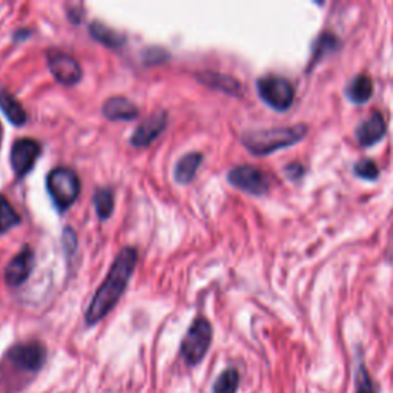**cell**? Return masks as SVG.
Returning a JSON list of instances; mask_svg holds the SVG:
<instances>
[{
  "instance_id": "obj_4",
  "label": "cell",
  "mask_w": 393,
  "mask_h": 393,
  "mask_svg": "<svg viewBox=\"0 0 393 393\" xmlns=\"http://www.w3.org/2000/svg\"><path fill=\"white\" fill-rule=\"evenodd\" d=\"M213 344V326L205 317H198L189 326L180 346L181 358L188 366L200 364Z\"/></svg>"
},
{
  "instance_id": "obj_19",
  "label": "cell",
  "mask_w": 393,
  "mask_h": 393,
  "mask_svg": "<svg viewBox=\"0 0 393 393\" xmlns=\"http://www.w3.org/2000/svg\"><path fill=\"white\" fill-rule=\"evenodd\" d=\"M340 46H341V40L335 34L332 33L320 34L315 40L314 46H312V63H317L322 57L338 51Z\"/></svg>"
},
{
  "instance_id": "obj_2",
  "label": "cell",
  "mask_w": 393,
  "mask_h": 393,
  "mask_svg": "<svg viewBox=\"0 0 393 393\" xmlns=\"http://www.w3.org/2000/svg\"><path fill=\"white\" fill-rule=\"evenodd\" d=\"M45 359L46 349L42 342H19L6 350L2 364H0V375H6L11 372L14 377H19L20 387H24L42 370Z\"/></svg>"
},
{
  "instance_id": "obj_22",
  "label": "cell",
  "mask_w": 393,
  "mask_h": 393,
  "mask_svg": "<svg viewBox=\"0 0 393 393\" xmlns=\"http://www.w3.org/2000/svg\"><path fill=\"white\" fill-rule=\"evenodd\" d=\"M19 223L20 217L16 209L4 195H0V234L8 233L9 229H13Z\"/></svg>"
},
{
  "instance_id": "obj_28",
  "label": "cell",
  "mask_w": 393,
  "mask_h": 393,
  "mask_svg": "<svg viewBox=\"0 0 393 393\" xmlns=\"http://www.w3.org/2000/svg\"><path fill=\"white\" fill-rule=\"evenodd\" d=\"M0 138H2V126H0Z\"/></svg>"
},
{
  "instance_id": "obj_24",
  "label": "cell",
  "mask_w": 393,
  "mask_h": 393,
  "mask_svg": "<svg viewBox=\"0 0 393 393\" xmlns=\"http://www.w3.org/2000/svg\"><path fill=\"white\" fill-rule=\"evenodd\" d=\"M354 173H355L357 177H359L362 180L374 181L379 177V168H378V165L375 163L374 160L362 158L354 166Z\"/></svg>"
},
{
  "instance_id": "obj_20",
  "label": "cell",
  "mask_w": 393,
  "mask_h": 393,
  "mask_svg": "<svg viewBox=\"0 0 393 393\" xmlns=\"http://www.w3.org/2000/svg\"><path fill=\"white\" fill-rule=\"evenodd\" d=\"M240 387V374L235 367L225 369L213 386V393H237Z\"/></svg>"
},
{
  "instance_id": "obj_13",
  "label": "cell",
  "mask_w": 393,
  "mask_h": 393,
  "mask_svg": "<svg viewBox=\"0 0 393 393\" xmlns=\"http://www.w3.org/2000/svg\"><path fill=\"white\" fill-rule=\"evenodd\" d=\"M103 116L114 122H129L138 117V108L126 97H111L103 103Z\"/></svg>"
},
{
  "instance_id": "obj_25",
  "label": "cell",
  "mask_w": 393,
  "mask_h": 393,
  "mask_svg": "<svg viewBox=\"0 0 393 393\" xmlns=\"http://www.w3.org/2000/svg\"><path fill=\"white\" fill-rule=\"evenodd\" d=\"M166 58H168V53L161 48H149L145 54V60L148 63H158V62H163Z\"/></svg>"
},
{
  "instance_id": "obj_15",
  "label": "cell",
  "mask_w": 393,
  "mask_h": 393,
  "mask_svg": "<svg viewBox=\"0 0 393 393\" xmlns=\"http://www.w3.org/2000/svg\"><path fill=\"white\" fill-rule=\"evenodd\" d=\"M197 78L201 83H205L209 88H214L218 91H223L226 94L230 96H240L241 94V83L237 78L218 74V73H198Z\"/></svg>"
},
{
  "instance_id": "obj_11",
  "label": "cell",
  "mask_w": 393,
  "mask_h": 393,
  "mask_svg": "<svg viewBox=\"0 0 393 393\" xmlns=\"http://www.w3.org/2000/svg\"><path fill=\"white\" fill-rule=\"evenodd\" d=\"M166 125H168V114L165 111H160V113L149 116L136 128L133 137H131V145L136 148L149 146L154 140L158 138L161 133H163Z\"/></svg>"
},
{
  "instance_id": "obj_9",
  "label": "cell",
  "mask_w": 393,
  "mask_h": 393,
  "mask_svg": "<svg viewBox=\"0 0 393 393\" xmlns=\"http://www.w3.org/2000/svg\"><path fill=\"white\" fill-rule=\"evenodd\" d=\"M42 153L39 142L33 138H19L11 148V166L17 178H24L31 173L36 161Z\"/></svg>"
},
{
  "instance_id": "obj_17",
  "label": "cell",
  "mask_w": 393,
  "mask_h": 393,
  "mask_svg": "<svg viewBox=\"0 0 393 393\" xmlns=\"http://www.w3.org/2000/svg\"><path fill=\"white\" fill-rule=\"evenodd\" d=\"M201 161H203V155L200 153H189L181 157L174 169V177L175 181H178L180 185H188L194 180L197 169L200 168Z\"/></svg>"
},
{
  "instance_id": "obj_12",
  "label": "cell",
  "mask_w": 393,
  "mask_h": 393,
  "mask_svg": "<svg viewBox=\"0 0 393 393\" xmlns=\"http://www.w3.org/2000/svg\"><path fill=\"white\" fill-rule=\"evenodd\" d=\"M386 133L387 123L384 116H382L379 111H374V113L359 123V126L355 131V137L361 146L369 148L378 143L379 140L386 136Z\"/></svg>"
},
{
  "instance_id": "obj_21",
  "label": "cell",
  "mask_w": 393,
  "mask_h": 393,
  "mask_svg": "<svg viewBox=\"0 0 393 393\" xmlns=\"http://www.w3.org/2000/svg\"><path fill=\"white\" fill-rule=\"evenodd\" d=\"M114 193L111 188H98L94 194L96 213L100 220H108L114 210Z\"/></svg>"
},
{
  "instance_id": "obj_10",
  "label": "cell",
  "mask_w": 393,
  "mask_h": 393,
  "mask_svg": "<svg viewBox=\"0 0 393 393\" xmlns=\"http://www.w3.org/2000/svg\"><path fill=\"white\" fill-rule=\"evenodd\" d=\"M34 267V250L25 245L22 250L19 252L14 258L9 261L8 266L5 267V281L8 286L17 287L20 285H24L28 280V277L31 275Z\"/></svg>"
},
{
  "instance_id": "obj_3",
  "label": "cell",
  "mask_w": 393,
  "mask_h": 393,
  "mask_svg": "<svg viewBox=\"0 0 393 393\" xmlns=\"http://www.w3.org/2000/svg\"><path fill=\"white\" fill-rule=\"evenodd\" d=\"M309 133V128L303 123L295 126H277L249 131L241 137L249 153L254 155H269L275 150L289 148L301 142Z\"/></svg>"
},
{
  "instance_id": "obj_7",
  "label": "cell",
  "mask_w": 393,
  "mask_h": 393,
  "mask_svg": "<svg viewBox=\"0 0 393 393\" xmlns=\"http://www.w3.org/2000/svg\"><path fill=\"white\" fill-rule=\"evenodd\" d=\"M228 180L233 186L257 197L267 194L270 189V177L263 169L250 165H241L230 169Z\"/></svg>"
},
{
  "instance_id": "obj_14",
  "label": "cell",
  "mask_w": 393,
  "mask_h": 393,
  "mask_svg": "<svg viewBox=\"0 0 393 393\" xmlns=\"http://www.w3.org/2000/svg\"><path fill=\"white\" fill-rule=\"evenodd\" d=\"M344 94L352 103H366L369 102L370 97L374 96V80L367 74H359L350 80Z\"/></svg>"
},
{
  "instance_id": "obj_18",
  "label": "cell",
  "mask_w": 393,
  "mask_h": 393,
  "mask_svg": "<svg viewBox=\"0 0 393 393\" xmlns=\"http://www.w3.org/2000/svg\"><path fill=\"white\" fill-rule=\"evenodd\" d=\"M89 34L93 36L97 42H100L108 48H113V49L123 46L126 44L125 34L118 33L117 29H113L102 22H98V20H96V22L89 25Z\"/></svg>"
},
{
  "instance_id": "obj_6",
  "label": "cell",
  "mask_w": 393,
  "mask_h": 393,
  "mask_svg": "<svg viewBox=\"0 0 393 393\" xmlns=\"http://www.w3.org/2000/svg\"><path fill=\"white\" fill-rule=\"evenodd\" d=\"M257 89L261 100L277 111H286L294 103L295 88L285 77H261L257 80Z\"/></svg>"
},
{
  "instance_id": "obj_26",
  "label": "cell",
  "mask_w": 393,
  "mask_h": 393,
  "mask_svg": "<svg viewBox=\"0 0 393 393\" xmlns=\"http://www.w3.org/2000/svg\"><path fill=\"white\" fill-rule=\"evenodd\" d=\"M285 173H286V175H287L292 181H298L301 177L305 175L306 169H305L303 165L298 163V161H295V163H290V165H287V166L285 168Z\"/></svg>"
},
{
  "instance_id": "obj_1",
  "label": "cell",
  "mask_w": 393,
  "mask_h": 393,
  "mask_svg": "<svg viewBox=\"0 0 393 393\" xmlns=\"http://www.w3.org/2000/svg\"><path fill=\"white\" fill-rule=\"evenodd\" d=\"M137 265V250L134 247H125L116 257L105 281L96 292L86 309L85 321L88 326H94L102 321L125 294L131 277Z\"/></svg>"
},
{
  "instance_id": "obj_5",
  "label": "cell",
  "mask_w": 393,
  "mask_h": 393,
  "mask_svg": "<svg viewBox=\"0 0 393 393\" xmlns=\"http://www.w3.org/2000/svg\"><path fill=\"white\" fill-rule=\"evenodd\" d=\"M46 189L56 208L63 213L80 194V180L73 169L56 168L46 177Z\"/></svg>"
},
{
  "instance_id": "obj_8",
  "label": "cell",
  "mask_w": 393,
  "mask_h": 393,
  "mask_svg": "<svg viewBox=\"0 0 393 393\" xmlns=\"http://www.w3.org/2000/svg\"><path fill=\"white\" fill-rule=\"evenodd\" d=\"M49 71L54 76L58 83L65 86H73L82 80V66L77 60L62 49L51 48L46 54Z\"/></svg>"
},
{
  "instance_id": "obj_16",
  "label": "cell",
  "mask_w": 393,
  "mask_h": 393,
  "mask_svg": "<svg viewBox=\"0 0 393 393\" xmlns=\"http://www.w3.org/2000/svg\"><path fill=\"white\" fill-rule=\"evenodd\" d=\"M0 109L14 126H24L28 120L24 106L8 89H0Z\"/></svg>"
},
{
  "instance_id": "obj_23",
  "label": "cell",
  "mask_w": 393,
  "mask_h": 393,
  "mask_svg": "<svg viewBox=\"0 0 393 393\" xmlns=\"http://www.w3.org/2000/svg\"><path fill=\"white\" fill-rule=\"evenodd\" d=\"M355 386H357V393H378L375 382L372 379L369 370L366 369L364 364H359L357 369Z\"/></svg>"
},
{
  "instance_id": "obj_27",
  "label": "cell",
  "mask_w": 393,
  "mask_h": 393,
  "mask_svg": "<svg viewBox=\"0 0 393 393\" xmlns=\"http://www.w3.org/2000/svg\"><path fill=\"white\" fill-rule=\"evenodd\" d=\"M63 246L68 250V254H71V252L76 250L77 246V235L71 228H66L63 230Z\"/></svg>"
}]
</instances>
